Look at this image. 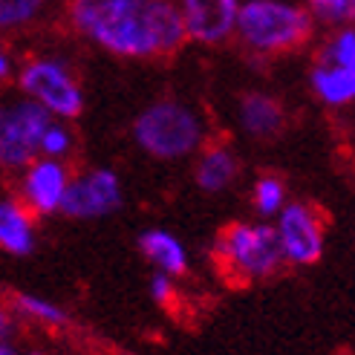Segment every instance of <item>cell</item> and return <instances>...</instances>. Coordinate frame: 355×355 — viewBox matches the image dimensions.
<instances>
[{
	"instance_id": "6da1fadb",
	"label": "cell",
	"mask_w": 355,
	"mask_h": 355,
	"mask_svg": "<svg viewBox=\"0 0 355 355\" xmlns=\"http://www.w3.org/2000/svg\"><path fill=\"white\" fill-rule=\"evenodd\" d=\"M90 38L116 55L148 58L159 52H176L188 38V26L182 6H173L171 0H141L101 21Z\"/></svg>"
},
{
	"instance_id": "7a4b0ae2",
	"label": "cell",
	"mask_w": 355,
	"mask_h": 355,
	"mask_svg": "<svg viewBox=\"0 0 355 355\" xmlns=\"http://www.w3.org/2000/svg\"><path fill=\"white\" fill-rule=\"evenodd\" d=\"M237 29L248 46L263 52H286L309 38L312 17L283 0H248L240 6Z\"/></svg>"
},
{
	"instance_id": "3957f363",
	"label": "cell",
	"mask_w": 355,
	"mask_h": 355,
	"mask_svg": "<svg viewBox=\"0 0 355 355\" xmlns=\"http://www.w3.org/2000/svg\"><path fill=\"white\" fill-rule=\"evenodd\" d=\"M286 257L277 228L234 223L217 237V260L240 280L269 277Z\"/></svg>"
},
{
	"instance_id": "277c9868",
	"label": "cell",
	"mask_w": 355,
	"mask_h": 355,
	"mask_svg": "<svg viewBox=\"0 0 355 355\" xmlns=\"http://www.w3.org/2000/svg\"><path fill=\"white\" fill-rule=\"evenodd\" d=\"M133 136L141 150L159 159H180L200 145V119L180 101H159L133 124Z\"/></svg>"
},
{
	"instance_id": "5b68a950",
	"label": "cell",
	"mask_w": 355,
	"mask_h": 355,
	"mask_svg": "<svg viewBox=\"0 0 355 355\" xmlns=\"http://www.w3.org/2000/svg\"><path fill=\"white\" fill-rule=\"evenodd\" d=\"M49 110L35 98L15 101L0 116V159L6 168H26L49 130Z\"/></svg>"
},
{
	"instance_id": "8992f818",
	"label": "cell",
	"mask_w": 355,
	"mask_h": 355,
	"mask_svg": "<svg viewBox=\"0 0 355 355\" xmlns=\"http://www.w3.org/2000/svg\"><path fill=\"white\" fill-rule=\"evenodd\" d=\"M312 90L327 104H347L355 98V32L344 29L321 49L312 67Z\"/></svg>"
},
{
	"instance_id": "52a82bcc",
	"label": "cell",
	"mask_w": 355,
	"mask_h": 355,
	"mask_svg": "<svg viewBox=\"0 0 355 355\" xmlns=\"http://www.w3.org/2000/svg\"><path fill=\"white\" fill-rule=\"evenodd\" d=\"M21 87L29 98H35L49 113L76 119L84 107L78 84L67 76V69L58 61H32L21 73Z\"/></svg>"
},
{
	"instance_id": "ba28073f",
	"label": "cell",
	"mask_w": 355,
	"mask_h": 355,
	"mask_svg": "<svg viewBox=\"0 0 355 355\" xmlns=\"http://www.w3.org/2000/svg\"><path fill=\"white\" fill-rule=\"evenodd\" d=\"M121 205V188L113 171H90L81 180H73L67 185V193L61 200V211L67 217L90 220V217H104Z\"/></svg>"
},
{
	"instance_id": "9c48e42d",
	"label": "cell",
	"mask_w": 355,
	"mask_h": 355,
	"mask_svg": "<svg viewBox=\"0 0 355 355\" xmlns=\"http://www.w3.org/2000/svg\"><path fill=\"white\" fill-rule=\"evenodd\" d=\"M277 234L283 243V252L292 263H315L324 252V232L321 223L312 214V208L304 202L286 205V211H280V225Z\"/></svg>"
},
{
	"instance_id": "30bf717a",
	"label": "cell",
	"mask_w": 355,
	"mask_h": 355,
	"mask_svg": "<svg viewBox=\"0 0 355 355\" xmlns=\"http://www.w3.org/2000/svg\"><path fill=\"white\" fill-rule=\"evenodd\" d=\"M182 15L188 38L200 44H220L232 29H237L240 3L237 0H182Z\"/></svg>"
},
{
	"instance_id": "8fae6325",
	"label": "cell",
	"mask_w": 355,
	"mask_h": 355,
	"mask_svg": "<svg viewBox=\"0 0 355 355\" xmlns=\"http://www.w3.org/2000/svg\"><path fill=\"white\" fill-rule=\"evenodd\" d=\"M67 171L58 159H44V162H35L26 176H24V197L26 202L41 211V214H49V211L61 208V200L67 193Z\"/></svg>"
},
{
	"instance_id": "7c38bea8",
	"label": "cell",
	"mask_w": 355,
	"mask_h": 355,
	"mask_svg": "<svg viewBox=\"0 0 355 355\" xmlns=\"http://www.w3.org/2000/svg\"><path fill=\"white\" fill-rule=\"evenodd\" d=\"M240 121H243L245 133H252L257 139H269V136L280 133V128H283V107L272 96L252 93L240 104Z\"/></svg>"
},
{
	"instance_id": "4fadbf2b",
	"label": "cell",
	"mask_w": 355,
	"mask_h": 355,
	"mask_svg": "<svg viewBox=\"0 0 355 355\" xmlns=\"http://www.w3.org/2000/svg\"><path fill=\"white\" fill-rule=\"evenodd\" d=\"M0 245H3L9 254H17V257L32 254L35 232H32V223H29L21 202L9 200V202L0 205Z\"/></svg>"
},
{
	"instance_id": "5bb4252c",
	"label": "cell",
	"mask_w": 355,
	"mask_h": 355,
	"mask_svg": "<svg viewBox=\"0 0 355 355\" xmlns=\"http://www.w3.org/2000/svg\"><path fill=\"white\" fill-rule=\"evenodd\" d=\"M139 248L153 266H159V272L168 275H182L185 272V248L173 234L162 232V228H153L139 237Z\"/></svg>"
},
{
	"instance_id": "9a60e30c",
	"label": "cell",
	"mask_w": 355,
	"mask_h": 355,
	"mask_svg": "<svg viewBox=\"0 0 355 355\" xmlns=\"http://www.w3.org/2000/svg\"><path fill=\"white\" fill-rule=\"evenodd\" d=\"M237 173V159L225 148H211L197 165V182L202 191H223Z\"/></svg>"
},
{
	"instance_id": "2e32d148",
	"label": "cell",
	"mask_w": 355,
	"mask_h": 355,
	"mask_svg": "<svg viewBox=\"0 0 355 355\" xmlns=\"http://www.w3.org/2000/svg\"><path fill=\"white\" fill-rule=\"evenodd\" d=\"M133 3H141V0H73L69 15H73L76 29L90 35L101 21H107V17L119 15L121 9H128Z\"/></svg>"
},
{
	"instance_id": "e0dca14e",
	"label": "cell",
	"mask_w": 355,
	"mask_h": 355,
	"mask_svg": "<svg viewBox=\"0 0 355 355\" xmlns=\"http://www.w3.org/2000/svg\"><path fill=\"white\" fill-rule=\"evenodd\" d=\"M15 304L24 315L35 318V321H41V324H49V327H64L67 324V312L55 304H49V300L38 297V295H17Z\"/></svg>"
},
{
	"instance_id": "ac0fdd59",
	"label": "cell",
	"mask_w": 355,
	"mask_h": 355,
	"mask_svg": "<svg viewBox=\"0 0 355 355\" xmlns=\"http://www.w3.org/2000/svg\"><path fill=\"white\" fill-rule=\"evenodd\" d=\"M309 12L321 24H355V0H309Z\"/></svg>"
},
{
	"instance_id": "d6986e66",
	"label": "cell",
	"mask_w": 355,
	"mask_h": 355,
	"mask_svg": "<svg viewBox=\"0 0 355 355\" xmlns=\"http://www.w3.org/2000/svg\"><path fill=\"white\" fill-rule=\"evenodd\" d=\"M283 197H286V188L277 176H263V180L254 185V208L257 214L269 217V214H277L283 208Z\"/></svg>"
},
{
	"instance_id": "ffe728a7",
	"label": "cell",
	"mask_w": 355,
	"mask_h": 355,
	"mask_svg": "<svg viewBox=\"0 0 355 355\" xmlns=\"http://www.w3.org/2000/svg\"><path fill=\"white\" fill-rule=\"evenodd\" d=\"M44 3L46 0H3V3H0V24H3L6 29L21 26V24L29 21V17L38 15Z\"/></svg>"
},
{
	"instance_id": "44dd1931",
	"label": "cell",
	"mask_w": 355,
	"mask_h": 355,
	"mask_svg": "<svg viewBox=\"0 0 355 355\" xmlns=\"http://www.w3.org/2000/svg\"><path fill=\"white\" fill-rule=\"evenodd\" d=\"M73 139H69V130L64 124H49V130L44 133V141H41V150L49 156V159H58L69 150Z\"/></svg>"
},
{
	"instance_id": "7402d4cb",
	"label": "cell",
	"mask_w": 355,
	"mask_h": 355,
	"mask_svg": "<svg viewBox=\"0 0 355 355\" xmlns=\"http://www.w3.org/2000/svg\"><path fill=\"white\" fill-rule=\"evenodd\" d=\"M173 275H168V272H156L153 275V280H150V295H153V300L156 304H162V306H171L173 304V280H171Z\"/></svg>"
},
{
	"instance_id": "603a6c76",
	"label": "cell",
	"mask_w": 355,
	"mask_h": 355,
	"mask_svg": "<svg viewBox=\"0 0 355 355\" xmlns=\"http://www.w3.org/2000/svg\"><path fill=\"white\" fill-rule=\"evenodd\" d=\"M0 355H15V349L9 344H3V347H0Z\"/></svg>"
},
{
	"instance_id": "cb8c5ba5",
	"label": "cell",
	"mask_w": 355,
	"mask_h": 355,
	"mask_svg": "<svg viewBox=\"0 0 355 355\" xmlns=\"http://www.w3.org/2000/svg\"><path fill=\"white\" fill-rule=\"evenodd\" d=\"M0 69H3V76L9 73V61H6V55H3V58H0Z\"/></svg>"
}]
</instances>
